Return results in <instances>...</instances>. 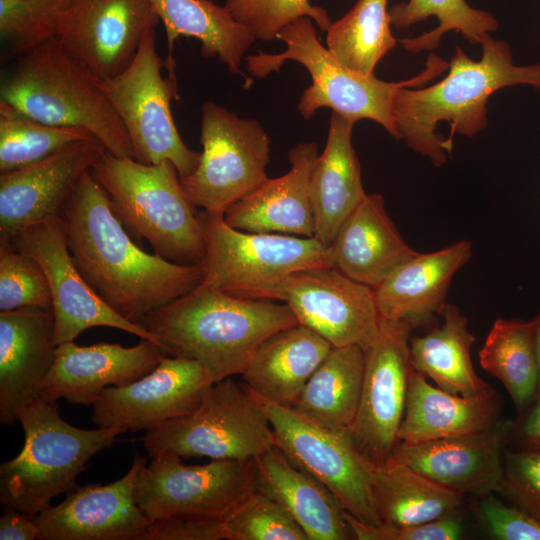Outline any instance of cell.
Wrapping results in <instances>:
<instances>
[{
  "label": "cell",
  "mask_w": 540,
  "mask_h": 540,
  "mask_svg": "<svg viewBox=\"0 0 540 540\" xmlns=\"http://www.w3.org/2000/svg\"><path fill=\"white\" fill-rule=\"evenodd\" d=\"M313 20L302 17L285 26L277 35L287 48L279 54L246 57L247 70L263 78L278 71L287 60L302 64L309 72L312 84L298 103L300 114L309 119L321 108H330L354 121L373 120L397 139L393 101L405 87L418 88L448 70L449 63L435 53L428 55L425 68L416 76L386 82L372 76L360 75L342 65L317 38Z\"/></svg>",
  "instance_id": "obj_6"
},
{
  "label": "cell",
  "mask_w": 540,
  "mask_h": 540,
  "mask_svg": "<svg viewBox=\"0 0 540 540\" xmlns=\"http://www.w3.org/2000/svg\"><path fill=\"white\" fill-rule=\"evenodd\" d=\"M163 353L147 339L133 347L111 343L79 346L74 341L59 344L39 398L92 405L105 388L127 385L150 373Z\"/></svg>",
  "instance_id": "obj_22"
},
{
  "label": "cell",
  "mask_w": 540,
  "mask_h": 540,
  "mask_svg": "<svg viewBox=\"0 0 540 540\" xmlns=\"http://www.w3.org/2000/svg\"><path fill=\"white\" fill-rule=\"evenodd\" d=\"M497 493L540 520V451L507 447Z\"/></svg>",
  "instance_id": "obj_43"
},
{
  "label": "cell",
  "mask_w": 540,
  "mask_h": 540,
  "mask_svg": "<svg viewBox=\"0 0 540 540\" xmlns=\"http://www.w3.org/2000/svg\"><path fill=\"white\" fill-rule=\"evenodd\" d=\"M471 256L468 240L415 255L374 288L381 318L405 321L413 329L430 326L446 303L453 276Z\"/></svg>",
  "instance_id": "obj_26"
},
{
  "label": "cell",
  "mask_w": 540,
  "mask_h": 540,
  "mask_svg": "<svg viewBox=\"0 0 540 540\" xmlns=\"http://www.w3.org/2000/svg\"><path fill=\"white\" fill-rule=\"evenodd\" d=\"M71 0H0V33L17 54L57 38Z\"/></svg>",
  "instance_id": "obj_39"
},
{
  "label": "cell",
  "mask_w": 540,
  "mask_h": 540,
  "mask_svg": "<svg viewBox=\"0 0 540 540\" xmlns=\"http://www.w3.org/2000/svg\"><path fill=\"white\" fill-rule=\"evenodd\" d=\"M24 431L20 453L0 465V502L36 516L51 501L77 486L87 462L110 447L118 428L81 429L66 422L56 402L37 398L18 415Z\"/></svg>",
  "instance_id": "obj_7"
},
{
  "label": "cell",
  "mask_w": 540,
  "mask_h": 540,
  "mask_svg": "<svg viewBox=\"0 0 540 540\" xmlns=\"http://www.w3.org/2000/svg\"><path fill=\"white\" fill-rule=\"evenodd\" d=\"M205 240L201 285L237 297L293 272L331 266L328 247L314 237L247 232L224 214L198 212Z\"/></svg>",
  "instance_id": "obj_10"
},
{
  "label": "cell",
  "mask_w": 540,
  "mask_h": 540,
  "mask_svg": "<svg viewBox=\"0 0 540 540\" xmlns=\"http://www.w3.org/2000/svg\"><path fill=\"white\" fill-rule=\"evenodd\" d=\"M91 136L83 129L43 124L0 108V173L41 161Z\"/></svg>",
  "instance_id": "obj_38"
},
{
  "label": "cell",
  "mask_w": 540,
  "mask_h": 540,
  "mask_svg": "<svg viewBox=\"0 0 540 540\" xmlns=\"http://www.w3.org/2000/svg\"><path fill=\"white\" fill-rule=\"evenodd\" d=\"M59 219L84 280L105 304L133 323L201 283L200 265L174 263L134 243L90 171L77 182Z\"/></svg>",
  "instance_id": "obj_1"
},
{
  "label": "cell",
  "mask_w": 540,
  "mask_h": 540,
  "mask_svg": "<svg viewBox=\"0 0 540 540\" xmlns=\"http://www.w3.org/2000/svg\"><path fill=\"white\" fill-rule=\"evenodd\" d=\"M513 420L501 418L476 434L420 443L399 441L387 461L411 467L464 496L497 493Z\"/></svg>",
  "instance_id": "obj_21"
},
{
  "label": "cell",
  "mask_w": 540,
  "mask_h": 540,
  "mask_svg": "<svg viewBox=\"0 0 540 540\" xmlns=\"http://www.w3.org/2000/svg\"><path fill=\"white\" fill-rule=\"evenodd\" d=\"M412 330L405 321L381 318L377 335L364 350L361 396L348 433L359 455L375 465L385 464L399 442L412 370Z\"/></svg>",
  "instance_id": "obj_15"
},
{
  "label": "cell",
  "mask_w": 540,
  "mask_h": 540,
  "mask_svg": "<svg viewBox=\"0 0 540 540\" xmlns=\"http://www.w3.org/2000/svg\"><path fill=\"white\" fill-rule=\"evenodd\" d=\"M388 11L391 24L397 29L409 28L431 16L437 19L438 26L431 31L399 40L412 53L432 52L443 35L450 31L460 33L471 44H476L484 35L498 29V21L492 14L473 8L466 0H407L392 5Z\"/></svg>",
  "instance_id": "obj_37"
},
{
  "label": "cell",
  "mask_w": 540,
  "mask_h": 540,
  "mask_svg": "<svg viewBox=\"0 0 540 540\" xmlns=\"http://www.w3.org/2000/svg\"><path fill=\"white\" fill-rule=\"evenodd\" d=\"M142 540H226L221 519L171 517L151 522Z\"/></svg>",
  "instance_id": "obj_46"
},
{
  "label": "cell",
  "mask_w": 540,
  "mask_h": 540,
  "mask_svg": "<svg viewBox=\"0 0 540 540\" xmlns=\"http://www.w3.org/2000/svg\"><path fill=\"white\" fill-rule=\"evenodd\" d=\"M332 347L299 323L282 329L259 345L241 375L244 385L264 399L292 408Z\"/></svg>",
  "instance_id": "obj_30"
},
{
  "label": "cell",
  "mask_w": 540,
  "mask_h": 540,
  "mask_svg": "<svg viewBox=\"0 0 540 540\" xmlns=\"http://www.w3.org/2000/svg\"><path fill=\"white\" fill-rule=\"evenodd\" d=\"M473 512L492 539L540 540V520L516 505L503 504L495 493L477 498Z\"/></svg>",
  "instance_id": "obj_45"
},
{
  "label": "cell",
  "mask_w": 540,
  "mask_h": 540,
  "mask_svg": "<svg viewBox=\"0 0 540 540\" xmlns=\"http://www.w3.org/2000/svg\"><path fill=\"white\" fill-rule=\"evenodd\" d=\"M141 440L151 458L169 451L181 458L243 461L275 446L265 412L231 377L214 383L192 413L147 430Z\"/></svg>",
  "instance_id": "obj_8"
},
{
  "label": "cell",
  "mask_w": 540,
  "mask_h": 540,
  "mask_svg": "<svg viewBox=\"0 0 540 540\" xmlns=\"http://www.w3.org/2000/svg\"><path fill=\"white\" fill-rule=\"evenodd\" d=\"M163 23L169 58L180 36L198 39L204 57H218L233 74H242L244 55L256 40L225 6L211 0H149Z\"/></svg>",
  "instance_id": "obj_33"
},
{
  "label": "cell",
  "mask_w": 540,
  "mask_h": 540,
  "mask_svg": "<svg viewBox=\"0 0 540 540\" xmlns=\"http://www.w3.org/2000/svg\"><path fill=\"white\" fill-rule=\"evenodd\" d=\"M202 152L195 171L180 178L187 197L211 213L225 214L267 179L270 138L255 119H242L213 102L202 106Z\"/></svg>",
  "instance_id": "obj_11"
},
{
  "label": "cell",
  "mask_w": 540,
  "mask_h": 540,
  "mask_svg": "<svg viewBox=\"0 0 540 540\" xmlns=\"http://www.w3.org/2000/svg\"><path fill=\"white\" fill-rule=\"evenodd\" d=\"M388 0H357L328 28V50L348 69L374 75L377 63L396 46L391 32Z\"/></svg>",
  "instance_id": "obj_36"
},
{
  "label": "cell",
  "mask_w": 540,
  "mask_h": 540,
  "mask_svg": "<svg viewBox=\"0 0 540 540\" xmlns=\"http://www.w3.org/2000/svg\"><path fill=\"white\" fill-rule=\"evenodd\" d=\"M106 151L91 136L41 161L0 173V238L59 217L79 179Z\"/></svg>",
  "instance_id": "obj_20"
},
{
  "label": "cell",
  "mask_w": 540,
  "mask_h": 540,
  "mask_svg": "<svg viewBox=\"0 0 540 540\" xmlns=\"http://www.w3.org/2000/svg\"><path fill=\"white\" fill-rule=\"evenodd\" d=\"M331 266L373 289L418 254L389 217L381 194H366L328 247Z\"/></svg>",
  "instance_id": "obj_25"
},
{
  "label": "cell",
  "mask_w": 540,
  "mask_h": 540,
  "mask_svg": "<svg viewBox=\"0 0 540 540\" xmlns=\"http://www.w3.org/2000/svg\"><path fill=\"white\" fill-rule=\"evenodd\" d=\"M249 391L270 422L275 446L287 459L324 484L347 513L364 523L380 525L366 470L348 430L324 427L293 408Z\"/></svg>",
  "instance_id": "obj_14"
},
{
  "label": "cell",
  "mask_w": 540,
  "mask_h": 540,
  "mask_svg": "<svg viewBox=\"0 0 540 540\" xmlns=\"http://www.w3.org/2000/svg\"><path fill=\"white\" fill-rule=\"evenodd\" d=\"M508 448L540 451V395L513 420Z\"/></svg>",
  "instance_id": "obj_47"
},
{
  "label": "cell",
  "mask_w": 540,
  "mask_h": 540,
  "mask_svg": "<svg viewBox=\"0 0 540 540\" xmlns=\"http://www.w3.org/2000/svg\"><path fill=\"white\" fill-rule=\"evenodd\" d=\"M502 405V396L492 387L473 396L456 395L412 369L398 440L420 443L483 432L502 418Z\"/></svg>",
  "instance_id": "obj_27"
},
{
  "label": "cell",
  "mask_w": 540,
  "mask_h": 540,
  "mask_svg": "<svg viewBox=\"0 0 540 540\" xmlns=\"http://www.w3.org/2000/svg\"><path fill=\"white\" fill-rule=\"evenodd\" d=\"M361 457V456H360ZM371 499L381 523L415 525L459 511L465 496L411 467L387 461L375 465L361 457Z\"/></svg>",
  "instance_id": "obj_31"
},
{
  "label": "cell",
  "mask_w": 540,
  "mask_h": 540,
  "mask_svg": "<svg viewBox=\"0 0 540 540\" xmlns=\"http://www.w3.org/2000/svg\"><path fill=\"white\" fill-rule=\"evenodd\" d=\"M0 518V540L39 539L35 516L14 509H4Z\"/></svg>",
  "instance_id": "obj_48"
},
{
  "label": "cell",
  "mask_w": 540,
  "mask_h": 540,
  "mask_svg": "<svg viewBox=\"0 0 540 540\" xmlns=\"http://www.w3.org/2000/svg\"><path fill=\"white\" fill-rule=\"evenodd\" d=\"M298 323L283 302L241 298L201 284L138 322L164 353L200 362L214 383L242 375L266 338Z\"/></svg>",
  "instance_id": "obj_3"
},
{
  "label": "cell",
  "mask_w": 540,
  "mask_h": 540,
  "mask_svg": "<svg viewBox=\"0 0 540 540\" xmlns=\"http://www.w3.org/2000/svg\"><path fill=\"white\" fill-rule=\"evenodd\" d=\"M147 458L135 455L128 472L108 485H77L35 516L39 540H142L151 523L135 499Z\"/></svg>",
  "instance_id": "obj_19"
},
{
  "label": "cell",
  "mask_w": 540,
  "mask_h": 540,
  "mask_svg": "<svg viewBox=\"0 0 540 540\" xmlns=\"http://www.w3.org/2000/svg\"><path fill=\"white\" fill-rule=\"evenodd\" d=\"M356 121L333 112L326 146L309 179L314 238L329 247L339 227L366 196L360 162L352 145Z\"/></svg>",
  "instance_id": "obj_28"
},
{
  "label": "cell",
  "mask_w": 540,
  "mask_h": 540,
  "mask_svg": "<svg viewBox=\"0 0 540 540\" xmlns=\"http://www.w3.org/2000/svg\"><path fill=\"white\" fill-rule=\"evenodd\" d=\"M364 368L360 346L332 347L292 408L324 427L349 430L359 406Z\"/></svg>",
  "instance_id": "obj_34"
},
{
  "label": "cell",
  "mask_w": 540,
  "mask_h": 540,
  "mask_svg": "<svg viewBox=\"0 0 540 540\" xmlns=\"http://www.w3.org/2000/svg\"><path fill=\"white\" fill-rule=\"evenodd\" d=\"M90 173L131 235L168 261L201 264L205 240L198 212L170 161L144 164L106 151Z\"/></svg>",
  "instance_id": "obj_5"
},
{
  "label": "cell",
  "mask_w": 540,
  "mask_h": 540,
  "mask_svg": "<svg viewBox=\"0 0 540 540\" xmlns=\"http://www.w3.org/2000/svg\"><path fill=\"white\" fill-rule=\"evenodd\" d=\"M255 463L256 488L280 503L308 540L354 539L346 511L333 493L292 464L276 446Z\"/></svg>",
  "instance_id": "obj_29"
},
{
  "label": "cell",
  "mask_w": 540,
  "mask_h": 540,
  "mask_svg": "<svg viewBox=\"0 0 540 540\" xmlns=\"http://www.w3.org/2000/svg\"><path fill=\"white\" fill-rule=\"evenodd\" d=\"M231 15L262 41H272L288 24L302 17L316 22L327 31L332 21L327 11L309 0H225Z\"/></svg>",
  "instance_id": "obj_42"
},
{
  "label": "cell",
  "mask_w": 540,
  "mask_h": 540,
  "mask_svg": "<svg viewBox=\"0 0 540 540\" xmlns=\"http://www.w3.org/2000/svg\"><path fill=\"white\" fill-rule=\"evenodd\" d=\"M214 381L198 361L164 356L150 373L122 386L105 388L92 404L99 428L150 430L198 408Z\"/></svg>",
  "instance_id": "obj_17"
},
{
  "label": "cell",
  "mask_w": 540,
  "mask_h": 540,
  "mask_svg": "<svg viewBox=\"0 0 540 540\" xmlns=\"http://www.w3.org/2000/svg\"><path fill=\"white\" fill-rule=\"evenodd\" d=\"M223 523L226 540H308L288 511L257 488Z\"/></svg>",
  "instance_id": "obj_40"
},
{
  "label": "cell",
  "mask_w": 540,
  "mask_h": 540,
  "mask_svg": "<svg viewBox=\"0 0 540 540\" xmlns=\"http://www.w3.org/2000/svg\"><path fill=\"white\" fill-rule=\"evenodd\" d=\"M160 19L149 0H71L57 38L98 80L117 76Z\"/></svg>",
  "instance_id": "obj_18"
},
{
  "label": "cell",
  "mask_w": 540,
  "mask_h": 540,
  "mask_svg": "<svg viewBox=\"0 0 540 540\" xmlns=\"http://www.w3.org/2000/svg\"><path fill=\"white\" fill-rule=\"evenodd\" d=\"M346 520L354 539L358 540H458L463 538L465 531L459 511L415 525L381 523L374 526L359 521L347 512Z\"/></svg>",
  "instance_id": "obj_44"
},
{
  "label": "cell",
  "mask_w": 540,
  "mask_h": 540,
  "mask_svg": "<svg viewBox=\"0 0 540 540\" xmlns=\"http://www.w3.org/2000/svg\"><path fill=\"white\" fill-rule=\"evenodd\" d=\"M26 307L52 308L45 272L32 256L0 240V311Z\"/></svg>",
  "instance_id": "obj_41"
},
{
  "label": "cell",
  "mask_w": 540,
  "mask_h": 540,
  "mask_svg": "<svg viewBox=\"0 0 540 540\" xmlns=\"http://www.w3.org/2000/svg\"><path fill=\"white\" fill-rule=\"evenodd\" d=\"M0 240L32 256L44 270L52 297L57 345L73 342L86 329L111 327L160 346L154 335L116 313L87 284L74 264L59 217Z\"/></svg>",
  "instance_id": "obj_16"
},
{
  "label": "cell",
  "mask_w": 540,
  "mask_h": 540,
  "mask_svg": "<svg viewBox=\"0 0 540 540\" xmlns=\"http://www.w3.org/2000/svg\"><path fill=\"white\" fill-rule=\"evenodd\" d=\"M166 60L156 48L155 29L143 38L129 66L98 84L119 116L135 152L144 164L170 161L180 178L192 174L200 152L188 148L176 128L171 101L177 99L174 69L162 74Z\"/></svg>",
  "instance_id": "obj_9"
},
{
  "label": "cell",
  "mask_w": 540,
  "mask_h": 540,
  "mask_svg": "<svg viewBox=\"0 0 540 540\" xmlns=\"http://www.w3.org/2000/svg\"><path fill=\"white\" fill-rule=\"evenodd\" d=\"M479 360L483 370L504 385L517 415L526 411L538 393L533 321L496 319L479 352Z\"/></svg>",
  "instance_id": "obj_35"
},
{
  "label": "cell",
  "mask_w": 540,
  "mask_h": 540,
  "mask_svg": "<svg viewBox=\"0 0 540 540\" xmlns=\"http://www.w3.org/2000/svg\"><path fill=\"white\" fill-rule=\"evenodd\" d=\"M98 81L54 38L20 54L5 72L0 108L43 124L83 129L114 156L135 159L130 138Z\"/></svg>",
  "instance_id": "obj_4"
},
{
  "label": "cell",
  "mask_w": 540,
  "mask_h": 540,
  "mask_svg": "<svg viewBox=\"0 0 540 540\" xmlns=\"http://www.w3.org/2000/svg\"><path fill=\"white\" fill-rule=\"evenodd\" d=\"M439 315L440 326L410 338L412 369L452 394L473 396L488 391L491 386L476 374L472 363L475 337L468 329L467 317L447 302Z\"/></svg>",
  "instance_id": "obj_32"
},
{
  "label": "cell",
  "mask_w": 540,
  "mask_h": 540,
  "mask_svg": "<svg viewBox=\"0 0 540 540\" xmlns=\"http://www.w3.org/2000/svg\"><path fill=\"white\" fill-rule=\"evenodd\" d=\"M256 486L255 459L185 465L165 451L140 470L135 499L150 522L171 517L224 520Z\"/></svg>",
  "instance_id": "obj_12"
},
{
  "label": "cell",
  "mask_w": 540,
  "mask_h": 540,
  "mask_svg": "<svg viewBox=\"0 0 540 540\" xmlns=\"http://www.w3.org/2000/svg\"><path fill=\"white\" fill-rule=\"evenodd\" d=\"M533 321V342L534 349L538 367V393L540 395V312L536 317L532 319Z\"/></svg>",
  "instance_id": "obj_49"
},
{
  "label": "cell",
  "mask_w": 540,
  "mask_h": 540,
  "mask_svg": "<svg viewBox=\"0 0 540 540\" xmlns=\"http://www.w3.org/2000/svg\"><path fill=\"white\" fill-rule=\"evenodd\" d=\"M318 155L315 142L297 144L289 151V171L268 178L231 205L224 214L226 223L247 232L314 237L309 179Z\"/></svg>",
  "instance_id": "obj_24"
},
{
  "label": "cell",
  "mask_w": 540,
  "mask_h": 540,
  "mask_svg": "<svg viewBox=\"0 0 540 540\" xmlns=\"http://www.w3.org/2000/svg\"><path fill=\"white\" fill-rule=\"evenodd\" d=\"M241 298L287 304L299 324L318 333L333 347L357 345L365 350L377 335L381 321L374 289L332 266L293 272Z\"/></svg>",
  "instance_id": "obj_13"
},
{
  "label": "cell",
  "mask_w": 540,
  "mask_h": 540,
  "mask_svg": "<svg viewBox=\"0 0 540 540\" xmlns=\"http://www.w3.org/2000/svg\"><path fill=\"white\" fill-rule=\"evenodd\" d=\"M52 308L0 311V423L11 426L39 398L56 354Z\"/></svg>",
  "instance_id": "obj_23"
},
{
  "label": "cell",
  "mask_w": 540,
  "mask_h": 540,
  "mask_svg": "<svg viewBox=\"0 0 540 540\" xmlns=\"http://www.w3.org/2000/svg\"><path fill=\"white\" fill-rule=\"evenodd\" d=\"M479 61L456 46L438 83L400 89L393 101L397 139L436 167L446 163L455 134L473 137L488 123L487 102L499 89L529 85L540 92V63L516 65L507 42L484 35Z\"/></svg>",
  "instance_id": "obj_2"
}]
</instances>
